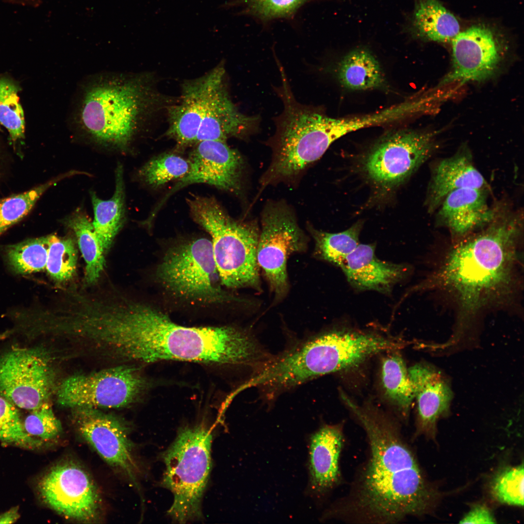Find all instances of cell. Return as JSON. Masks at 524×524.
I'll use <instances>...</instances> for the list:
<instances>
[{
  "mask_svg": "<svg viewBox=\"0 0 524 524\" xmlns=\"http://www.w3.org/2000/svg\"><path fill=\"white\" fill-rule=\"evenodd\" d=\"M189 170L160 201L153 211L157 213L172 194L194 183H206L230 193L242 188L244 161L240 153L226 142L205 140L196 144L188 159Z\"/></svg>",
  "mask_w": 524,
  "mask_h": 524,
  "instance_id": "9a60e30c",
  "label": "cell"
},
{
  "mask_svg": "<svg viewBox=\"0 0 524 524\" xmlns=\"http://www.w3.org/2000/svg\"><path fill=\"white\" fill-rule=\"evenodd\" d=\"M495 519L486 506H475L460 520V524H495Z\"/></svg>",
  "mask_w": 524,
  "mask_h": 524,
  "instance_id": "ab89813d",
  "label": "cell"
},
{
  "mask_svg": "<svg viewBox=\"0 0 524 524\" xmlns=\"http://www.w3.org/2000/svg\"><path fill=\"white\" fill-rule=\"evenodd\" d=\"M521 222L519 215L498 212L485 229L448 253L438 283L454 295L465 312H476L511 291Z\"/></svg>",
  "mask_w": 524,
  "mask_h": 524,
  "instance_id": "3957f363",
  "label": "cell"
},
{
  "mask_svg": "<svg viewBox=\"0 0 524 524\" xmlns=\"http://www.w3.org/2000/svg\"><path fill=\"white\" fill-rule=\"evenodd\" d=\"M48 246V236L9 246L6 249L8 263L17 274L41 271L46 266Z\"/></svg>",
  "mask_w": 524,
  "mask_h": 524,
  "instance_id": "4dcf8cb0",
  "label": "cell"
},
{
  "mask_svg": "<svg viewBox=\"0 0 524 524\" xmlns=\"http://www.w3.org/2000/svg\"><path fill=\"white\" fill-rule=\"evenodd\" d=\"M188 160L173 153L160 155L147 163L139 170L141 178L153 188L159 187L188 172Z\"/></svg>",
  "mask_w": 524,
  "mask_h": 524,
  "instance_id": "e575fe53",
  "label": "cell"
},
{
  "mask_svg": "<svg viewBox=\"0 0 524 524\" xmlns=\"http://www.w3.org/2000/svg\"><path fill=\"white\" fill-rule=\"evenodd\" d=\"M43 501L66 518L91 522L100 509V497L92 478L81 466L65 462L53 467L39 483Z\"/></svg>",
  "mask_w": 524,
  "mask_h": 524,
  "instance_id": "5bb4252c",
  "label": "cell"
},
{
  "mask_svg": "<svg viewBox=\"0 0 524 524\" xmlns=\"http://www.w3.org/2000/svg\"><path fill=\"white\" fill-rule=\"evenodd\" d=\"M275 59L281 83L274 90L283 102V109L274 119L276 131L269 140L273 158L260 181L263 188L298 175L340 138L334 118L296 100L283 67L277 57Z\"/></svg>",
  "mask_w": 524,
  "mask_h": 524,
  "instance_id": "5b68a950",
  "label": "cell"
},
{
  "mask_svg": "<svg viewBox=\"0 0 524 524\" xmlns=\"http://www.w3.org/2000/svg\"><path fill=\"white\" fill-rule=\"evenodd\" d=\"M123 172L122 164L118 163L115 171V192L110 199H101L94 192H90L94 214L92 224L104 251L109 248L125 221Z\"/></svg>",
  "mask_w": 524,
  "mask_h": 524,
  "instance_id": "484cf974",
  "label": "cell"
},
{
  "mask_svg": "<svg viewBox=\"0 0 524 524\" xmlns=\"http://www.w3.org/2000/svg\"><path fill=\"white\" fill-rule=\"evenodd\" d=\"M401 29L413 38L438 42L452 41L460 32L457 18L438 0H414Z\"/></svg>",
  "mask_w": 524,
  "mask_h": 524,
  "instance_id": "d4e9b609",
  "label": "cell"
},
{
  "mask_svg": "<svg viewBox=\"0 0 524 524\" xmlns=\"http://www.w3.org/2000/svg\"><path fill=\"white\" fill-rule=\"evenodd\" d=\"M416 403L414 436H434L438 420L449 411L453 393L442 374L430 365L414 364L408 369Z\"/></svg>",
  "mask_w": 524,
  "mask_h": 524,
  "instance_id": "d6986e66",
  "label": "cell"
},
{
  "mask_svg": "<svg viewBox=\"0 0 524 524\" xmlns=\"http://www.w3.org/2000/svg\"><path fill=\"white\" fill-rule=\"evenodd\" d=\"M487 183L475 167L469 151L461 149L441 161L433 169L426 204L429 212L439 208L451 192L462 188L486 189Z\"/></svg>",
  "mask_w": 524,
  "mask_h": 524,
  "instance_id": "cb8c5ba5",
  "label": "cell"
},
{
  "mask_svg": "<svg viewBox=\"0 0 524 524\" xmlns=\"http://www.w3.org/2000/svg\"><path fill=\"white\" fill-rule=\"evenodd\" d=\"M156 101L147 76L99 74L90 78L80 89L73 122L97 143L124 151Z\"/></svg>",
  "mask_w": 524,
  "mask_h": 524,
  "instance_id": "277c9868",
  "label": "cell"
},
{
  "mask_svg": "<svg viewBox=\"0 0 524 524\" xmlns=\"http://www.w3.org/2000/svg\"><path fill=\"white\" fill-rule=\"evenodd\" d=\"M523 464L508 467L494 478L491 486L493 496L498 502L509 505H524Z\"/></svg>",
  "mask_w": 524,
  "mask_h": 524,
  "instance_id": "74e56055",
  "label": "cell"
},
{
  "mask_svg": "<svg viewBox=\"0 0 524 524\" xmlns=\"http://www.w3.org/2000/svg\"><path fill=\"white\" fill-rule=\"evenodd\" d=\"M18 89L10 80L0 78V124L7 129L14 141L23 138L25 131L24 115Z\"/></svg>",
  "mask_w": 524,
  "mask_h": 524,
  "instance_id": "d590c367",
  "label": "cell"
},
{
  "mask_svg": "<svg viewBox=\"0 0 524 524\" xmlns=\"http://www.w3.org/2000/svg\"><path fill=\"white\" fill-rule=\"evenodd\" d=\"M62 223L75 234L85 262L84 279L92 284L98 280L105 265L104 250L92 222L82 210H77L62 219Z\"/></svg>",
  "mask_w": 524,
  "mask_h": 524,
  "instance_id": "f1b7e54d",
  "label": "cell"
},
{
  "mask_svg": "<svg viewBox=\"0 0 524 524\" xmlns=\"http://www.w3.org/2000/svg\"><path fill=\"white\" fill-rule=\"evenodd\" d=\"M346 406L365 433L368 455L349 491L326 510L321 520L391 524L429 512L434 504L435 491L404 439L399 424L372 406H360L352 399Z\"/></svg>",
  "mask_w": 524,
  "mask_h": 524,
  "instance_id": "6da1fadb",
  "label": "cell"
},
{
  "mask_svg": "<svg viewBox=\"0 0 524 524\" xmlns=\"http://www.w3.org/2000/svg\"><path fill=\"white\" fill-rule=\"evenodd\" d=\"M46 269L55 281L66 282L74 276L77 262V250L72 238L48 236Z\"/></svg>",
  "mask_w": 524,
  "mask_h": 524,
  "instance_id": "836d02e7",
  "label": "cell"
},
{
  "mask_svg": "<svg viewBox=\"0 0 524 524\" xmlns=\"http://www.w3.org/2000/svg\"><path fill=\"white\" fill-rule=\"evenodd\" d=\"M18 508L16 507L0 515V524H12L19 518Z\"/></svg>",
  "mask_w": 524,
  "mask_h": 524,
  "instance_id": "60d3db41",
  "label": "cell"
},
{
  "mask_svg": "<svg viewBox=\"0 0 524 524\" xmlns=\"http://www.w3.org/2000/svg\"><path fill=\"white\" fill-rule=\"evenodd\" d=\"M212 79L210 70L198 78L184 82L180 101L168 108L166 135L179 148L196 144Z\"/></svg>",
  "mask_w": 524,
  "mask_h": 524,
  "instance_id": "7402d4cb",
  "label": "cell"
},
{
  "mask_svg": "<svg viewBox=\"0 0 524 524\" xmlns=\"http://www.w3.org/2000/svg\"><path fill=\"white\" fill-rule=\"evenodd\" d=\"M54 384L53 370L43 351L16 348L0 357V394L15 406L36 408L47 402Z\"/></svg>",
  "mask_w": 524,
  "mask_h": 524,
  "instance_id": "4fadbf2b",
  "label": "cell"
},
{
  "mask_svg": "<svg viewBox=\"0 0 524 524\" xmlns=\"http://www.w3.org/2000/svg\"><path fill=\"white\" fill-rule=\"evenodd\" d=\"M77 174V170L68 171L32 190L0 200V235L27 215L37 200L49 187L65 178Z\"/></svg>",
  "mask_w": 524,
  "mask_h": 524,
  "instance_id": "d6a6232c",
  "label": "cell"
},
{
  "mask_svg": "<svg viewBox=\"0 0 524 524\" xmlns=\"http://www.w3.org/2000/svg\"><path fill=\"white\" fill-rule=\"evenodd\" d=\"M210 89L196 143L205 140L226 142L246 138L258 130L259 116L241 113L232 102L225 83V69L220 64L212 70Z\"/></svg>",
  "mask_w": 524,
  "mask_h": 524,
  "instance_id": "ac0fdd59",
  "label": "cell"
},
{
  "mask_svg": "<svg viewBox=\"0 0 524 524\" xmlns=\"http://www.w3.org/2000/svg\"><path fill=\"white\" fill-rule=\"evenodd\" d=\"M451 42L452 69L442 84L481 82L495 73L501 61V46L491 28L473 25L459 32Z\"/></svg>",
  "mask_w": 524,
  "mask_h": 524,
  "instance_id": "e0dca14e",
  "label": "cell"
},
{
  "mask_svg": "<svg viewBox=\"0 0 524 524\" xmlns=\"http://www.w3.org/2000/svg\"><path fill=\"white\" fill-rule=\"evenodd\" d=\"M404 341L349 329L325 331L290 347L285 365L290 377L302 384L326 375L357 367L369 358L404 347Z\"/></svg>",
  "mask_w": 524,
  "mask_h": 524,
  "instance_id": "8992f818",
  "label": "cell"
},
{
  "mask_svg": "<svg viewBox=\"0 0 524 524\" xmlns=\"http://www.w3.org/2000/svg\"><path fill=\"white\" fill-rule=\"evenodd\" d=\"M485 189L466 188L454 190L444 198L437 214L439 223L455 236L464 237L485 227L497 211L488 205Z\"/></svg>",
  "mask_w": 524,
  "mask_h": 524,
  "instance_id": "603a6c76",
  "label": "cell"
},
{
  "mask_svg": "<svg viewBox=\"0 0 524 524\" xmlns=\"http://www.w3.org/2000/svg\"><path fill=\"white\" fill-rule=\"evenodd\" d=\"M157 276L167 287L183 296L220 301L231 299L218 285L220 278L212 241L205 238L172 248L159 265Z\"/></svg>",
  "mask_w": 524,
  "mask_h": 524,
  "instance_id": "30bf717a",
  "label": "cell"
},
{
  "mask_svg": "<svg viewBox=\"0 0 524 524\" xmlns=\"http://www.w3.org/2000/svg\"><path fill=\"white\" fill-rule=\"evenodd\" d=\"M186 200L191 217L211 237L222 283L232 288L258 287L257 226L230 217L213 196L193 195Z\"/></svg>",
  "mask_w": 524,
  "mask_h": 524,
  "instance_id": "52a82bcc",
  "label": "cell"
},
{
  "mask_svg": "<svg viewBox=\"0 0 524 524\" xmlns=\"http://www.w3.org/2000/svg\"><path fill=\"white\" fill-rule=\"evenodd\" d=\"M23 424L29 435L43 442L56 438L62 431L61 422L47 402L31 410Z\"/></svg>",
  "mask_w": 524,
  "mask_h": 524,
  "instance_id": "f35d334b",
  "label": "cell"
},
{
  "mask_svg": "<svg viewBox=\"0 0 524 524\" xmlns=\"http://www.w3.org/2000/svg\"><path fill=\"white\" fill-rule=\"evenodd\" d=\"M74 410V423L82 438L105 461L135 482L139 469L125 426L96 409Z\"/></svg>",
  "mask_w": 524,
  "mask_h": 524,
  "instance_id": "2e32d148",
  "label": "cell"
},
{
  "mask_svg": "<svg viewBox=\"0 0 524 524\" xmlns=\"http://www.w3.org/2000/svg\"><path fill=\"white\" fill-rule=\"evenodd\" d=\"M344 442V424L324 425L312 434L309 449L310 486L322 497L342 480L340 459Z\"/></svg>",
  "mask_w": 524,
  "mask_h": 524,
  "instance_id": "ffe728a7",
  "label": "cell"
},
{
  "mask_svg": "<svg viewBox=\"0 0 524 524\" xmlns=\"http://www.w3.org/2000/svg\"><path fill=\"white\" fill-rule=\"evenodd\" d=\"M108 335L116 353L144 362L175 360L257 367L266 356L246 330L180 326L161 311L127 298L112 315Z\"/></svg>",
  "mask_w": 524,
  "mask_h": 524,
  "instance_id": "7a4b0ae2",
  "label": "cell"
},
{
  "mask_svg": "<svg viewBox=\"0 0 524 524\" xmlns=\"http://www.w3.org/2000/svg\"><path fill=\"white\" fill-rule=\"evenodd\" d=\"M257 260L271 290L277 296H283L288 285L287 260L293 253L304 248L306 240L295 216L283 203L267 205L262 216Z\"/></svg>",
  "mask_w": 524,
  "mask_h": 524,
  "instance_id": "7c38bea8",
  "label": "cell"
},
{
  "mask_svg": "<svg viewBox=\"0 0 524 524\" xmlns=\"http://www.w3.org/2000/svg\"><path fill=\"white\" fill-rule=\"evenodd\" d=\"M323 0H232L227 7H237L242 15L262 23L278 19H291L304 4Z\"/></svg>",
  "mask_w": 524,
  "mask_h": 524,
  "instance_id": "1f68e13d",
  "label": "cell"
},
{
  "mask_svg": "<svg viewBox=\"0 0 524 524\" xmlns=\"http://www.w3.org/2000/svg\"><path fill=\"white\" fill-rule=\"evenodd\" d=\"M136 368L118 366L63 380L56 393L62 406L77 408H117L133 403L145 387Z\"/></svg>",
  "mask_w": 524,
  "mask_h": 524,
  "instance_id": "8fae6325",
  "label": "cell"
},
{
  "mask_svg": "<svg viewBox=\"0 0 524 524\" xmlns=\"http://www.w3.org/2000/svg\"><path fill=\"white\" fill-rule=\"evenodd\" d=\"M337 77L341 84L352 90L384 88L386 81L379 63L368 49L359 47L340 61Z\"/></svg>",
  "mask_w": 524,
  "mask_h": 524,
  "instance_id": "4316f807",
  "label": "cell"
},
{
  "mask_svg": "<svg viewBox=\"0 0 524 524\" xmlns=\"http://www.w3.org/2000/svg\"><path fill=\"white\" fill-rule=\"evenodd\" d=\"M434 133L407 129L390 132L372 147L363 170L377 188L389 191L399 186L432 154Z\"/></svg>",
  "mask_w": 524,
  "mask_h": 524,
  "instance_id": "9c48e42d",
  "label": "cell"
},
{
  "mask_svg": "<svg viewBox=\"0 0 524 524\" xmlns=\"http://www.w3.org/2000/svg\"><path fill=\"white\" fill-rule=\"evenodd\" d=\"M341 268L347 281L359 290L389 294L393 287L408 276V265L379 259L375 246L360 244L346 258Z\"/></svg>",
  "mask_w": 524,
  "mask_h": 524,
  "instance_id": "44dd1931",
  "label": "cell"
},
{
  "mask_svg": "<svg viewBox=\"0 0 524 524\" xmlns=\"http://www.w3.org/2000/svg\"><path fill=\"white\" fill-rule=\"evenodd\" d=\"M0 441L30 449L42 446L43 442L25 430L16 406L0 397Z\"/></svg>",
  "mask_w": 524,
  "mask_h": 524,
  "instance_id": "8d00e7d4",
  "label": "cell"
},
{
  "mask_svg": "<svg viewBox=\"0 0 524 524\" xmlns=\"http://www.w3.org/2000/svg\"><path fill=\"white\" fill-rule=\"evenodd\" d=\"M212 441L211 431L206 426H186L163 454L162 484L173 494L167 513L175 522L202 518V500L211 469Z\"/></svg>",
  "mask_w": 524,
  "mask_h": 524,
  "instance_id": "ba28073f",
  "label": "cell"
},
{
  "mask_svg": "<svg viewBox=\"0 0 524 524\" xmlns=\"http://www.w3.org/2000/svg\"><path fill=\"white\" fill-rule=\"evenodd\" d=\"M392 351L383 358L380 380L385 397L400 416L407 418L414 400V393L408 369L402 357Z\"/></svg>",
  "mask_w": 524,
  "mask_h": 524,
  "instance_id": "83f0119b",
  "label": "cell"
},
{
  "mask_svg": "<svg viewBox=\"0 0 524 524\" xmlns=\"http://www.w3.org/2000/svg\"><path fill=\"white\" fill-rule=\"evenodd\" d=\"M362 225V222L359 221L347 229L338 233L311 229L319 256L341 268L346 257L360 244L359 236Z\"/></svg>",
  "mask_w": 524,
  "mask_h": 524,
  "instance_id": "f546056e",
  "label": "cell"
}]
</instances>
